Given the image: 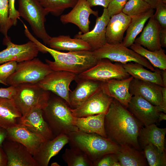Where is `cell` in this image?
<instances>
[{"mask_svg": "<svg viewBox=\"0 0 166 166\" xmlns=\"http://www.w3.org/2000/svg\"><path fill=\"white\" fill-rule=\"evenodd\" d=\"M22 114L13 99L0 97V127L6 129L20 124Z\"/></svg>", "mask_w": 166, "mask_h": 166, "instance_id": "27", "label": "cell"}, {"mask_svg": "<svg viewBox=\"0 0 166 166\" xmlns=\"http://www.w3.org/2000/svg\"><path fill=\"white\" fill-rule=\"evenodd\" d=\"M62 158L68 166H93L86 155L76 148L70 147L66 149Z\"/></svg>", "mask_w": 166, "mask_h": 166, "instance_id": "33", "label": "cell"}, {"mask_svg": "<svg viewBox=\"0 0 166 166\" xmlns=\"http://www.w3.org/2000/svg\"><path fill=\"white\" fill-rule=\"evenodd\" d=\"M3 43L6 48L0 52V64L10 61L19 62L31 60L36 57L40 52L37 45L31 41L24 44H16L8 36L4 37Z\"/></svg>", "mask_w": 166, "mask_h": 166, "instance_id": "11", "label": "cell"}, {"mask_svg": "<svg viewBox=\"0 0 166 166\" xmlns=\"http://www.w3.org/2000/svg\"><path fill=\"white\" fill-rule=\"evenodd\" d=\"M7 130L0 127V146H2L7 137Z\"/></svg>", "mask_w": 166, "mask_h": 166, "instance_id": "49", "label": "cell"}, {"mask_svg": "<svg viewBox=\"0 0 166 166\" xmlns=\"http://www.w3.org/2000/svg\"><path fill=\"white\" fill-rule=\"evenodd\" d=\"M26 36L34 42L39 48L40 52L49 53L54 61L45 59L46 63L53 71H66L80 74L95 65L99 59L91 50H83L65 53L49 48L42 44L31 33L27 27L24 29Z\"/></svg>", "mask_w": 166, "mask_h": 166, "instance_id": "2", "label": "cell"}, {"mask_svg": "<svg viewBox=\"0 0 166 166\" xmlns=\"http://www.w3.org/2000/svg\"><path fill=\"white\" fill-rule=\"evenodd\" d=\"M161 87L133 78L130 83L129 91L132 96H140L154 105L160 106L162 99Z\"/></svg>", "mask_w": 166, "mask_h": 166, "instance_id": "21", "label": "cell"}, {"mask_svg": "<svg viewBox=\"0 0 166 166\" xmlns=\"http://www.w3.org/2000/svg\"><path fill=\"white\" fill-rule=\"evenodd\" d=\"M166 128H160L155 123L141 128L138 137L141 148L152 143L161 152L165 151V137Z\"/></svg>", "mask_w": 166, "mask_h": 166, "instance_id": "25", "label": "cell"}, {"mask_svg": "<svg viewBox=\"0 0 166 166\" xmlns=\"http://www.w3.org/2000/svg\"><path fill=\"white\" fill-rule=\"evenodd\" d=\"M18 63L15 61H10L0 65V80L5 85H7L6 81L15 71Z\"/></svg>", "mask_w": 166, "mask_h": 166, "instance_id": "38", "label": "cell"}, {"mask_svg": "<svg viewBox=\"0 0 166 166\" xmlns=\"http://www.w3.org/2000/svg\"><path fill=\"white\" fill-rule=\"evenodd\" d=\"M78 0H38L41 5L52 15L57 17L68 8H73Z\"/></svg>", "mask_w": 166, "mask_h": 166, "instance_id": "34", "label": "cell"}, {"mask_svg": "<svg viewBox=\"0 0 166 166\" xmlns=\"http://www.w3.org/2000/svg\"><path fill=\"white\" fill-rule=\"evenodd\" d=\"M143 149L149 166H166V155L165 151H161L152 143L148 144Z\"/></svg>", "mask_w": 166, "mask_h": 166, "instance_id": "35", "label": "cell"}, {"mask_svg": "<svg viewBox=\"0 0 166 166\" xmlns=\"http://www.w3.org/2000/svg\"><path fill=\"white\" fill-rule=\"evenodd\" d=\"M77 84L69 93V107L75 109L101 89V82L86 79H77Z\"/></svg>", "mask_w": 166, "mask_h": 166, "instance_id": "20", "label": "cell"}, {"mask_svg": "<svg viewBox=\"0 0 166 166\" xmlns=\"http://www.w3.org/2000/svg\"><path fill=\"white\" fill-rule=\"evenodd\" d=\"M166 120V115L163 112H160L159 113L157 121L159 122L162 121L163 120Z\"/></svg>", "mask_w": 166, "mask_h": 166, "instance_id": "51", "label": "cell"}, {"mask_svg": "<svg viewBox=\"0 0 166 166\" xmlns=\"http://www.w3.org/2000/svg\"><path fill=\"white\" fill-rule=\"evenodd\" d=\"M42 111L44 118L55 136L78 130L73 124L70 108L60 97L50 96L47 106Z\"/></svg>", "mask_w": 166, "mask_h": 166, "instance_id": "4", "label": "cell"}, {"mask_svg": "<svg viewBox=\"0 0 166 166\" xmlns=\"http://www.w3.org/2000/svg\"><path fill=\"white\" fill-rule=\"evenodd\" d=\"M162 93L161 102L159 106L162 112L166 113V87H161Z\"/></svg>", "mask_w": 166, "mask_h": 166, "instance_id": "45", "label": "cell"}, {"mask_svg": "<svg viewBox=\"0 0 166 166\" xmlns=\"http://www.w3.org/2000/svg\"><path fill=\"white\" fill-rule=\"evenodd\" d=\"M47 45L50 48L58 51H92L90 46L87 42L79 38H71L69 35L51 37Z\"/></svg>", "mask_w": 166, "mask_h": 166, "instance_id": "28", "label": "cell"}, {"mask_svg": "<svg viewBox=\"0 0 166 166\" xmlns=\"http://www.w3.org/2000/svg\"><path fill=\"white\" fill-rule=\"evenodd\" d=\"M110 0H86L91 7L100 6L107 8Z\"/></svg>", "mask_w": 166, "mask_h": 166, "instance_id": "44", "label": "cell"}, {"mask_svg": "<svg viewBox=\"0 0 166 166\" xmlns=\"http://www.w3.org/2000/svg\"><path fill=\"white\" fill-rule=\"evenodd\" d=\"M151 8L144 0H128L122 12L132 18L145 12Z\"/></svg>", "mask_w": 166, "mask_h": 166, "instance_id": "36", "label": "cell"}, {"mask_svg": "<svg viewBox=\"0 0 166 166\" xmlns=\"http://www.w3.org/2000/svg\"><path fill=\"white\" fill-rule=\"evenodd\" d=\"M159 38L161 47H166V29L161 28L160 31Z\"/></svg>", "mask_w": 166, "mask_h": 166, "instance_id": "46", "label": "cell"}, {"mask_svg": "<svg viewBox=\"0 0 166 166\" xmlns=\"http://www.w3.org/2000/svg\"><path fill=\"white\" fill-rule=\"evenodd\" d=\"M156 12L153 17L161 28L166 29V3H160L156 8Z\"/></svg>", "mask_w": 166, "mask_h": 166, "instance_id": "40", "label": "cell"}, {"mask_svg": "<svg viewBox=\"0 0 166 166\" xmlns=\"http://www.w3.org/2000/svg\"><path fill=\"white\" fill-rule=\"evenodd\" d=\"M121 64L126 71L134 78L164 87L160 69L156 68L154 71L148 70L141 65L134 62Z\"/></svg>", "mask_w": 166, "mask_h": 166, "instance_id": "29", "label": "cell"}, {"mask_svg": "<svg viewBox=\"0 0 166 166\" xmlns=\"http://www.w3.org/2000/svg\"><path fill=\"white\" fill-rule=\"evenodd\" d=\"M13 26L9 18L8 0H0V31L5 37Z\"/></svg>", "mask_w": 166, "mask_h": 166, "instance_id": "37", "label": "cell"}, {"mask_svg": "<svg viewBox=\"0 0 166 166\" xmlns=\"http://www.w3.org/2000/svg\"><path fill=\"white\" fill-rule=\"evenodd\" d=\"M153 14L154 9L151 8L145 12L132 18L122 44L128 47L133 44L137 36L142 31L147 21Z\"/></svg>", "mask_w": 166, "mask_h": 166, "instance_id": "31", "label": "cell"}, {"mask_svg": "<svg viewBox=\"0 0 166 166\" xmlns=\"http://www.w3.org/2000/svg\"><path fill=\"white\" fill-rule=\"evenodd\" d=\"M113 166H121L120 162L118 161L115 162L113 164Z\"/></svg>", "mask_w": 166, "mask_h": 166, "instance_id": "52", "label": "cell"}, {"mask_svg": "<svg viewBox=\"0 0 166 166\" xmlns=\"http://www.w3.org/2000/svg\"><path fill=\"white\" fill-rule=\"evenodd\" d=\"M110 18L107 8H104L102 15L97 17L92 30L82 34L79 33L74 37L81 39L88 43L92 51L99 49L106 43V28Z\"/></svg>", "mask_w": 166, "mask_h": 166, "instance_id": "17", "label": "cell"}, {"mask_svg": "<svg viewBox=\"0 0 166 166\" xmlns=\"http://www.w3.org/2000/svg\"><path fill=\"white\" fill-rule=\"evenodd\" d=\"M0 83H1V84H3V85H5V83L4 82H3L2 81H1V80H0Z\"/></svg>", "mask_w": 166, "mask_h": 166, "instance_id": "54", "label": "cell"}, {"mask_svg": "<svg viewBox=\"0 0 166 166\" xmlns=\"http://www.w3.org/2000/svg\"><path fill=\"white\" fill-rule=\"evenodd\" d=\"M131 49L147 59L155 68L166 69V55L162 48L154 51L149 50L142 46L134 43Z\"/></svg>", "mask_w": 166, "mask_h": 166, "instance_id": "32", "label": "cell"}, {"mask_svg": "<svg viewBox=\"0 0 166 166\" xmlns=\"http://www.w3.org/2000/svg\"><path fill=\"white\" fill-rule=\"evenodd\" d=\"M128 0H110L107 8L108 14L111 17L122 12Z\"/></svg>", "mask_w": 166, "mask_h": 166, "instance_id": "39", "label": "cell"}, {"mask_svg": "<svg viewBox=\"0 0 166 166\" xmlns=\"http://www.w3.org/2000/svg\"><path fill=\"white\" fill-rule=\"evenodd\" d=\"M6 130L7 134L6 139L22 144L33 156L37 153L41 144L46 140L42 136L31 131L21 124Z\"/></svg>", "mask_w": 166, "mask_h": 166, "instance_id": "15", "label": "cell"}, {"mask_svg": "<svg viewBox=\"0 0 166 166\" xmlns=\"http://www.w3.org/2000/svg\"><path fill=\"white\" fill-rule=\"evenodd\" d=\"M105 114L100 113L84 117L73 116V124L79 131L88 133H96L107 138L105 128Z\"/></svg>", "mask_w": 166, "mask_h": 166, "instance_id": "26", "label": "cell"}, {"mask_svg": "<svg viewBox=\"0 0 166 166\" xmlns=\"http://www.w3.org/2000/svg\"><path fill=\"white\" fill-rule=\"evenodd\" d=\"M53 71L47 63L36 57L18 62L15 71L6 83L7 85L15 86L23 83L38 84Z\"/></svg>", "mask_w": 166, "mask_h": 166, "instance_id": "6", "label": "cell"}, {"mask_svg": "<svg viewBox=\"0 0 166 166\" xmlns=\"http://www.w3.org/2000/svg\"><path fill=\"white\" fill-rule=\"evenodd\" d=\"M153 9H156L157 6L160 3H166V0H144Z\"/></svg>", "mask_w": 166, "mask_h": 166, "instance_id": "48", "label": "cell"}, {"mask_svg": "<svg viewBox=\"0 0 166 166\" xmlns=\"http://www.w3.org/2000/svg\"><path fill=\"white\" fill-rule=\"evenodd\" d=\"M133 77L130 76L122 79H112L101 82V89L106 94L116 99L127 108L132 95L129 88Z\"/></svg>", "mask_w": 166, "mask_h": 166, "instance_id": "19", "label": "cell"}, {"mask_svg": "<svg viewBox=\"0 0 166 166\" xmlns=\"http://www.w3.org/2000/svg\"><path fill=\"white\" fill-rule=\"evenodd\" d=\"M113 99L101 89L79 107L75 109L70 108V110L72 115L76 117L105 114Z\"/></svg>", "mask_w": 166, "mask_h": 166, "instance_id": "12", "label": "cell"}, {"mask_svg": "<svg viewBox=\"0 0 166 166\" xmlns=\"http://www.w3.org/2000/svg\"><path fill=\"white\" fill-rule=\"evenodd\" d=\"M121 166H146L148 163L143 151L128 145H120L116 153Z\"/></svg>", "mask_w": 166, "mask_h": 166, "instance_id": "30", "label": "cell"}, {"mask_svg": "<svg viewBox=\"0 0 166 166\" xmlns=\"http://www.w3.org/2000/svg\"><path fill=\"white\" fill-rule=\"evenodd\" d=\"M77 75L66 71H53L38 83L45 90L51 92L63 99L69 105V85Z\"/></svg>", "mask_w": 166, "mask_h": 166, "instance_id": "10", "label": "cell"}, {"mask_svg": "<svg viewBox=\"0 0 166 166\" xmlns=\"http://www.w3.org/2000/svg\"><path fill=\"white\" fill-rule=\"evenodd\" d=\"M66 135L70 147L83 152L93 164L106 154L117 153L120 146L110 139L96 133H88L78 130Z\"/></svg>", "mask_w": 166, "mask_h": 166, "instance_id": "3", "label": "cell"}, {"mask_svg": "<svg viewBox=\"0 0 166 166\" xmlns=\"http://www.w3.org/2000/svg\"><path fill=\"white\" fill-rule=\"evenodd\" d=\"M16 87L10 86L7 88H0V97L13 99L15 93Z\"/></svg>", "mask_w": 166, "mask_h": 166, "instance_id": "43", "label": "cell"}, {"mask_svg": "<svg viewBox=\"0 0 166 166\" xmlns=\"http://www.w3.org/2000/svg\"><path fill=\"white\" fill-rule=\"evenodd\" d=\"M92 51L94 56L98 59L106 58L121 64L136 62L151 71L155 70L147 59L121 43L113 44L106 43L100 48Z\"/></svg>", "mask_w": 166, "mask_h": 166, "instance_id": "8", "label": "cell"}, {"mask_svg": "<svg viewBox=\"0 0 166 166\" xmlns=\"http://www.w3.org/2000/svg\"><path fill=\"white\" fill-rule=\"evenodd\" d=\"M127 109L144 126L156 122L160 113L162 112L159 106L137 95L132 96Z\"/></svg>", "mask_w": 166, "mask_h": 166, "instance_id": "13", "label": "cell"}, {"mask_svg": "<svg viewBox=\"0 0 166 166\" xmlns=\"http://www.w3.org/2000/svg\"><path fill=\"white\" fill-rule=\"evenodd\" d=\"M6 139L2 146L7 157V166H38L26 147L18 142Z\"/></svg>", "mask_w": 166, "mask_h": 166, "instance_id": "16", "label": "cell"}, {"mask_svg": "<svg viewBox=\"0 0 166 166\" xmlns=\"http://www.w3.org/2000/svg\"><path fill=\"white\" fill-rule=\"evenodd\" d=\"M132 18L122 12L110 17L106 27V43L116 44L122 42L124 35Z\"/></svg>", "mask_w": 166, "mask_h": 166, "instance_id": "22", "label": "cell"}, {"mask_svg": "<svg viewBox=\"0 0 166 166\" xmlns=\"http://www.w3.org/2000/svg\"><path fill=\"white\" fill-rule=\"evenodd\" d=\"M72 8L68 13L61 16V22L63 24L72 23L75 24L83 34L89 32V16L93 14L97 17L98 11L93 10L86 0H78Z\"/></svg>", "mask_w": 166, "mask_h": 166, "instance_id": "14", "label": "cell"}, {"mask_svg": "<svg viewBox=\"0 0 166 166\" xmlns=\"http://www.w3.org/2000/svg\"><path fill=\"white\" fill-rule=\"evenodd\" d=\"M161 27L153 16L149 18L140 36L136 38L134 43L151 51L161 48L159 38Z\"/></svg>", "mask_w": 166, "mask_h": 166, "instance_id": "24", "label": "cell"}, {"mask_svg": "<svg viewBox=\"0 0 166 166\" xmlns=\"http://www.w3.org/2000/svg\"><path fill=\"white\" fill-rule=\"evenodd\" d=\"M116 153L106 154L99 158L93 164V166H113L118 161Z\"/></svg>", "mask_w": 166, "mask_h": 166, "instance_id": "41", "label": "cell"}, {"mask_svg": "<svg viewBox=\"0 0 166 166\" xmlns=\"http://www.w3.org/2000/svg\"><path fill=\"white\" fill-rule=\"evenodd\" d=\"M7 158L2 146H0V166H7Z\"/></svg>", "mask_w": 166, "mask_h": 166, "instance_id": "47", "label": "cell"}, {"mask_svg": "<svg viewBox=\"0 0 166 166\" xmlns=\"http://www.w3.org/2000/svg\"><path fill=\"white\" fill-rule=\"evenodd\" d=\"M104 125L107 138L119 145H128L141 151L138 137L142 124L115 99L105 114Z\"/></svg>", "mask_w": 166, "mask_h": 166, "instance_id": "1", "label": "cell"}, {"mask_svg": "<svg viewBox=\"0 0 166 166\" xmlns=\"http://www.w3.org/2000/svg\"><path fill=\"white\" fill-rule=\"evenodd\" d=\"M20 124L46 140L52 139L55 137L45 121L42 109H35L25 117H22Z\"/></svg>", "mask_w": 166, "mask_h": 166, "instance_id": "23", "label": "cell"}, {"mask_svg": "<svg viewBox=\"0 0 166 166\" xmlns=\"http://www.w3.org/2000/svg\"><path fill=\"white\" fill-rule=\"evenodd\" d=\"M160 70L161 79L164 86L166 87V69Z\"/></svg>", "mask_w": 166, "mask_h": 166, "instance_id": "50", "label": "cell"}, {"mask_svg": "<svg viewBox=\"0 0 166 166\" xmlns=\"http://www.w3.org/2000/svg\"><path fill=\"white\" fill-rule=\"evenodd\" d=\"M15 0H8L9 18L13 26H16L17 19L20 17L19 13L15 7Z\"/></svg>", "mask_w": 166, "mask_h": 166, "instance_id": "42", "label": "cell"}, {"mask_svg": "<svg viewBox=\"0 0 166 166\" xmlns=\"http://www.w3.org/2000/svg\"><path fill=\"white\" fill-rule=\"evenodd\" d=\"M69 139L66 134H61L52 139L46 140L40 145L33 156L38 166H47L51 158L57 155L66 144Z\"/></svg>", "mask_w": 166, "mask_h": 166, "instance_id": "18", "label": "cell"}, {"mask_svg": "<svg viewBox=\"0 0 166 166\" xmlns=\"http://www.w3.org/2000/svg\"><path fill=\"white\" fill-rule=\"evenodd\" d=\"M18 2L20 17L29 23L34 34L47 45L51 37L46 31L45 23L49 12L38 0H18Z\"/></svg>", "mask_w": 166, "mask_h": 166, "instance_id": "7", "label": "cell"}, {"mask_svg": "<svg viewBox=\"0 0 166 166\" xmlns=\"http://www.w3.org/2000/svg\"><path fill=\"white\" fill-rule=\"evenodd\" d=\"M130 76L121 64H113L108 59L102 58L99 59L92 67L77 75L76 79H86L104 82L112 79H124Z\"/></svg>", "mask_w": 166, "mask_h": 166, "instance_id": "9", "label": "cell"}, {"mask_svg": "<svg viewBox=\"0 0 166 166\" xmlns=\"http://www.w3.org/2000/svg\"><path fill=\"white\" fill-rule=\"evenodd\" d=\"M15 87L13 100L22 118L35 109H43L47 106L50 97V91L44 90L38 84L23 83Z\"/></svg>", "mask_w": 166, "mask_h": 166, "instance_id": "5", "label": "cell"}, {"mask_svg": "<svg viewBox=\"0 0 166 166\" xmlns=\"http://www.w3.org/2000/svg\"><path fill=\"white\" fill-rule=\"evenodd\" d=\"M51 166H59L60 165L57 162H54L52 163L51 164Z\"/></svg>", "mask_w": 166, "mask_h": 166, "instance_id": "53", "label": "cell"}]
</instances>
